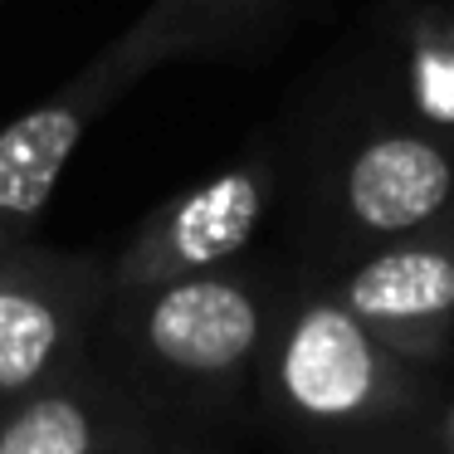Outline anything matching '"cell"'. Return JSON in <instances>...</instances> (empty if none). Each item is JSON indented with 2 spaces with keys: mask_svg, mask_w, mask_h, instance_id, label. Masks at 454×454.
Segmentation results:
<instances>
[{
  "mask_svg": "<svg viewBox=\"0 0 454 454\" xmlns=\"http://www.w3.org/2000/svg\"><path fill=\"white\" fill-rule=\"evenodd\" d=\"M278 200V161L239 157L220 171L200 176L196 186L161 200L147 220L128 235L118 259H108L113 294L152 288L200 269L239 264L254 249L269 210Z\"/></svg>",
  "mask_w": 454,
  "mask_h": 454,
  "instance_id": "cell-6",
  "label": "cell"
},
{
  "mask_svg": "<svg viewBox=\"0 0 454 454\" xmlns=\"http://www.w3.org/2000/svg\"><path fill=\"white\" fill-rule=\"evenodd\" d=\"M142 74L147 69L113 40L83 74L0 128V249L35 235V220L54 200V186L64 181L79 142L89 137L98 113L118 103Z\"/></svg>",
  "mask_w": 454,
  "mask_h": 454,
  "instance_id": "cell-7",
  "label": "cell"
},
{
  "mask_svg": "<svg viewBox=\"0 0 454 454\" xmlns=\"http://www.w3.org/2000/svg\"><path fill=\"white\" fill-rule=\"evenodd\" d=\"M167 440L152 401L93 356L0 405V454H152Z\"/></svg>",
  "mask_w": 454,
  "mask_h": 454,
  "instance_id": "cell-8",
  "label": "cell"
},
{
  "mask_svg": "<svg viewBox=\"0 0 454 454\" xmlns=\"http://www.w3.org/2000/svg\"><path fill=\"white\" fill-rule=\"evenodd\" d=\"M395 98L401 113L454 142V0H425L395 30Z\"/></svg>",
  "mask_w": 454,
  "mask_h": 454,
  "instance_id": "cell-9",
  "label": "cell"
},
{
  "mask_svg": "<svg viewBox=\"0 0 454 454\" xmlns=\"http://www.w3.org/2000/svg\"><path fill=\"white\" fill-rule=\"evenodd\" d=\"M278 294L284 288L239 259L113 294L98 317V337L113 342L128 386L196 411H230L259 381Z\"/></svg>",
  "mask_w": 454,
  "mask_h": 454,
  "instance_id": "cell-2",
  "label": "cell"
},
{
  "mask_svg": "<svg viewBox=\"0 0 454 454\" xmlns=\"http://www.w3.org/2000/svg\"><path fill=\"white\" fill-rule=\"evenodd\" d=\"M425 454H454V395L444 405H434V415H430V444H425Z\"/></svg>",
  "mask_w": 454,
  "mask_h": 454,
  "instance_id": "cell-11",
  "label": "cell"
},
{
  "mask_svg": "<svg viewBox=\"0 0 454 454\" xmlns=\"http://www.w3.org/2000/svg\"><path fill=\"white\" fill-rule=\"evenodd\" d=\"M274 5L278 0H152L147 11L118 35V44L142 69H157L167 59L225 50L254 20H264Z\"/></svg>",
  "mask_w": 454,
  "mask_h": 454,
  "instance_id": "cell-10",
  "label": "cell"
},
{
  "mask_svg": "<svg viewBox=\"0 0 454 454\" xmlns=\"http://www.w3.org/2000/svg\"><path fill=\"white\" fill-rule=\"evenodd\" d=\"M152 454H191V450H186V444H176V440H167V444H157Z\"/></svg>",
  "mask_w": 454,
  "mask_h": 454,
  "instance_id": "cell-12",
  "label": "cell"
},
{
  "mask_svg": "<svg viewBox=\"0 0 454 454\" xmlns=\"http://www.w3.org/2000/svg\"><path fill=\"white\" fill-rule=\"evenodd\" d=\"M254 391L288 430L333 444L401 434L440 405L434 366L386 347L313 278L278 294Z\"/></svg>",
  "mask_w": 454,
  "mask_h": 454,
  "instance_id": "cell-1",
  "label": "cell"
},
{
  "mask_svg": "<svg viewBox=\"0 0 454 454\" xmlns=\"http://www.w3.org/2000/svg\"><path fill=\"white\" fill-rule=\"evenodd\" d=\"M454 215V142L401 118L366 122L337 147L317 191L327 259Z\"/></svg>",
  "mask_w": 454,
  "mask_h": 454,
  "instance_id": "cell-3",
  "label": "cell"
},
{
  "mask_svg": "<svg viewBox=\"0 0 454 454\" xmlns=\"http://www.w3.org/2000/svg\"><path fill=\"white\" fill-rule=\"evenodd\" d=\"M113 298L108 259L40 245L0 249V405L93 356L98 317Z\"/></svg>",
  "mask_w": 454,
  "mask_h": 454,
  "instance_id": "cell-4",
  "label": "cell"
},
{
  "mask_svg": "<svg viewBox=\"0 0 454 454\" xmlns=\"http://www.w3.org/2000/svg\"><path fill=\"white\" fill-rule=\"evenodd\" d=\"M366 333L425 366H450L454 356V215L401 239L327 259L313 274Z\"/></svg>",
  "mask_w": 454,
  "mask_h": 454,
  "instance_id": "cell-5",
  "label": "cell"
}]
</instances>
